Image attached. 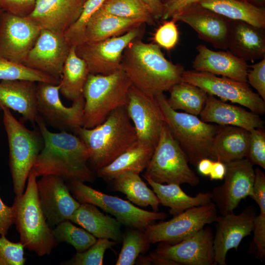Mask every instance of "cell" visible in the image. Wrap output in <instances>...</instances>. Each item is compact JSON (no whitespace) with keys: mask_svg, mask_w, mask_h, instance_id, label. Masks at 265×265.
I'll use <instances>...</instances> for the list:
<instances>
[{"mask_svg":"<svg viewBox=\"0 0 265 265\" xmlns=\"http://www.w3.org/2000/svg\"><path fill=\"white\" fill-rule=\"evenodd\" d=\"M126 108L134 127L137 141L155 148L165 123L155 96L132 85Z\"/></svg>","mask_w":265,"mask_h":265,"instance_id":"cell-15","label":"cell"},{"mask_svg":"<svg viewBox=\"0 0 265 265\" xmlns=\"http://www.w3.org/2000/svg\"><path fill=\"white\" fill-rule=\"evenodd\" d=\"M229 20L265 28V9L245 0H201L197 3Z\"/></svg>","mask_w":265,"mask_h":265,"instance_id":"cell-32","label":"cell"},{"mask_svg":"<svg viewBox=\"0 0 265 265\" xmlns=\"http://www.w3.org/2000/svg\"><path fill=\"white\" fill-rule=\"evenodd\" d=\"M74 133L84 142L92 169L107 165L137 141L134 127L126 106L117 108L99 125L90 129L80 127Z\"/></svg>","mask_w":265,"mask_h":265,"instance_id":"cell-3","label":"cell"},{"mask_svg":"<svg viewBox=\"0 0 265 265\" xmlns=\"http://www.w3.org/2000/svg\"><path fill=\"white\" fill-rule=\"evenodd\" d=\"M182 81L197 86L222 101H229L245 106L259 115L265 113V101L252 90L247 82L195 70H185Z\"/></svg>","mask_w":265,"mask_h":265,"instance_id":"cell-10","label":"cell"},{"mask_svg":"<svg viewBox=\"0 0 265 265\" xmlns=\"http://www.w3.org/2000/svg\"><path fill=\"white\" fill-rule=\"evenodd\" d=\"M85 0L86 1V0Z\"/></svg>","mask_w":265,"mask_h":265,"instance_id":"cell-58","label":"cell"},{"mask_svg":"<svg viewBox=\"0 0 265 265\" xmlns=\"http://www.w3.org/2000/svg\"><path fill=\"white\" fill-rule=\"evenodd\" d=\"M225 164L223 183L210 192L220 214L234 212L242 199L252 196L255 176L253 165L246 158Z\"/></svg>","mask_w":265,"mask_h":265,"instance_id":"cell-14","label":"cell"},{"mask_svg":"<svg viewBox=\"0 0 265 265\" xmlns=\"http://www.w3.org/2000/svg\"><path fill=\"white\" fill-rule=\"evenodd\" d=\"M247 74V81L265 101V57L249 66Z\"/></svg>","mask_w":265,"mask_h":265,"instance_id":"cell-45","label":"cell"},{"mask_svg":"<svg viewBox=\"0 0 265 265\" xmlns=\"http://www.w3.org/2000/svg\"><path fill=\"white\" fill-rule=\"evenodd\" d=\"M143 176L160 184L197 186L200 180L188 165L186 155L165 123Z\"/></svg>","mask_w":265,"mask_h":265,"instance_id":"cell-8","label":"cell"},{"mask_svg":"<svg viewBox=\"0 0 265 265\" xmlns=\"http://www.w3.org/2000/svg\"><path fill=\"white\" fill-rule=\"evenodd\" d=\"M12 206L14 224L20 235V242L25 248L39 256L50 255L58 242L41 210L37 177L32 169L25 192L19 196H16Z\"/></svg>","mask_w":265,"mask_h":265,"instance_id":"cell-4","label":"cell"},{"mask_svg":"<svg viewBox=\"0 0 265 265\" xmlns=\"http://www.w3.org/2000/svg\"><path fill=\"white\" fill-rule=\"evenodd\" d=\"M110 182L113 190L125 194L134 204L142 207L150 206L154 211H159L160 203L158 198L141 179L139 174L123 173Z\"/></svg>","mask_w":265,"mask_h":265,"instance_id":"cell-34","label":"cell"},{"mask_svg":"<svg viewBox=\"0 0 265 265\" xmlns=\"http://www.w3.org/2000/svg\"><path fill=\"white\" fill-rule=\"evenodd\" d=\"M3 123L9 147V166L16 196L24 191L26 183L38 155L44 146L38 130H29L18 121L10 109L4 108Z\"/></svg>","mask_w":265,"mask_h":265,"instance_id":"cell-7","label":"cell"},{"mask_svg":"<svg viewBox=\"0 0 265 265\" xmlns=\"http://www.w3.org/2000/svg\"><path fill=\"white\" fill-rule=\"evenodd\" d=\"M37 0H0L4 12L21 17H27L33 11Z\"/></svg>","mask_w":265,"mask_h":265,"instance_id":"cell-46","label":"cell"},{"mask_svg":"<svg viewBox=\"0 0 265 265\" xmlns=\"http://www.w3.org/2000/svg\"><path fill=\"white\" fill-rule=\"evenodd\" d=\"M69 220L96 238L108 239L117 243L122 241V224L115 218L102 212L93 205L80 203Z\"/></svg>","mask_w":265,"mask_h":265,"instance_id":"cell-27","label":"cell"},{"mask_svg":"<svg viewBox=\"0 0 265 265\" xmlns=\"http://www.w3.org/2000/svg\"><path fill=\"white\" fill-rule=\"evenodd\" d=\"M155 148L137 141L107 165L97 171L99 177L111 181L125 172L140 174L147 168Z\"/></svg>","mask_w":265,"mask_h":265,"instance_id":"cell-30","label":"cell"},{"mask_svg":"<svg viewBox=\"0 0 265 265\" xmlns=\"http://www.w3.org/2000/svg\"><path fill=\"white\" fill-rule=\"evenodd\" d=\"M85 0H37L27 17L40 29L64 34L80 17Z\"/></svg>","mask_w":265,"mask_h":265,"instance_id":"cell-22","label":"cell"},{"mask_svg":"<svg viewBox=\"0 0 265 265\" xmlns=\"http://www.w3.org/2000/svg\"><path fill=\"white\" fill-rule=\"evenodd\" d=\"M121 69L132 86L153 96L169 91L181 82L185 71L181 65L167 60L159 46L145 43L141 38L132 41L125 49Z\"/></svg>","mask_w":265,"mask_h":265,"instance_id":"cell-2","label":"cell"},{"mask_svg":"<svg viewBox=\"0 0 265 265\" xmlns=\"http://www.w3.org/2000/svg\"><path fill=\"white\" fill-rule=\"evenodd\" d=\"M217 215V208L212 202L188 209L168 221L154 223L144 232L150 244L160 242L175 244L214 222Z\"/></svg>","mask_w":265,"mask_h":265,"instance_id":"cell-12","label":"cell"},{"mask_svg":"<svg viewBox=\"0 0 265 265\" xmlns=\"http://www.w3.org/2000/svg\"><path fill=\"white\" fill-rule=\"evenodd\" d=\"M137 260L141 265H178L173 261L161 257L155 252H151L145 257H140Z\"/></svg>","mask_w":265,"mask_h":265,"instance_id":"cell-51","label":"cell"},{"mask_svg":"<svg viewBox=\"0 0 265 265\" xmlns=\"http://www.w3.org/2000/svg\"><path fill=\"white\" fill-rule=\"evenodd\" d=\"M70 48L64 34L41 29L22 64L60 80Z\"/></svg>","mask_w":265,"mask_h":265,"instance_id":"cell-19","label":"cell"},{"mask_svg":"<svg viewBox=\"0 0 265 265\" xmlns=\"http://www.w3.org/2000/svg\"><path fill=\"white\" fill-rule=\"evenodd\" d=\"M7 108L19 113L24 122L36 124L37 84L27 80L0 81V111Z\"/></svg>","mask_w":265,"mask_h":265,"instance_id":"cell-24","label":"cell"},{"mask_svg":"<svg viewBox=\"0 0 265 265\" xmlns=\"http://www.w3.org/2000/svg\"><path fill=\"white\" fill-rule=\"evenodd\" d=\"M59 84L37 82V111L46 125L60 131L73 132L83 126L84 99L83 95L66 106L59 97Z\"/></svg>","mask_w":265,"mask_h":265,"instance_id":"cell-11","label":"cell"},{"mask_svg":"<svg viewBox=\"0 0 265 265\" xmlns=\"http://www.w3.org/2000/svg\"><path fill=\"white\" fill-rule=\"evenodd\" d=\"M213 160L209 158L201 159L197 165L198 172L204 176H209Z\"/></svg>","mask_w":265,"mask_h":265,"instance_id":"cell-54","label":"cell"},{"mask_svg":"<svg viewBox=\"0 0 265 265\" xmlns=\"http://www.w3.org/2000/svg\"><path fill=\"white\" fill-rule=\"evenodd\" d=\"M66 184L73 196L80 203L96 206L114 216L122 225L131 228L144 231L157 220H162L167 216L163 212L139 208L128 201L105 194L81 181L72 180Z\"/></svg>","mask_w":265,"mask_h":265,"instance_id":"cell-9","label":"cell"},{"mask_svg":"<svg viewBox=\"0 0 265 265\" xmlns=\"http://www.w3.org/2000/svg\"><path fill=\"white\" fill-rule=\"evenodd\" d=\"M196 49L198 53L192 61L194 70L247 82L249 67L245 61L229 51H214L203 44L198 45Z\"/></svg>","mask_w":265,"mask_h":265,"instance_id":"cell-23","label":"cell"},{"mask_svg":"<svg viewBox=\"0 0 265 265\" xmlns=\"http://www.w3.org/2000/svg\"><path fill=\"white\" fill-rule=\"evenodd\" d=\"M53 232L57 242H66L73 246L77 252L85 251L97 241L93 235L77 227L69 220L59 223Z\"/></svg>","mask_w":265,"mask_h":265,"instance_id":"cell-37","label":"cell"},{"mask_svg":"<svg viewBox=\"0 0 265 265\" xmlns=\"http://www.w3.org/2000/svg\"><path fill=\"white\" fill-rule=\"evenodd\" d=\"M142 25L119 36L97 42H83L76 47L79 56L87 63L90 74L107 75L121 69L125 49L144 33Z\"/></svg>","mask_w":265,"mask_h":265,"instance_id":"cell-13","label":"cell"},{"mask_svg":"<svg viewBox=\"0 0 265 265\" xmlns=\"http://www.w3.org/2000/svg\"><path fill=\"white\" fill-rule=\"evenodd\" d=\"M37 188L41 210L50 227L69 220L80 205L60 177L42 176L37 181Z\"/></svg>","mask_w":265,"mask_h":265,"instance_id":"cell-20","label":"cell"},{"mask_svg":"<svg viewBox=\"0 0 265 265\" xmlns=\"http://www.w3.org/2000/svg\"><path fill=\"white\" fill-rule=\"evenodd\" d=\"M36 124L44 140L32 168L37 178L53 175L67 182H94L95 176L88 165L89 154L83 140L70 132L50 131L39 117Z\"/></svg>","mask_w":265,"mask_h":265,"instance_id":"cell-1","label":"cell"},{"mask_svg":"<svg viewBox=\"0 0 265 265\" xmlns=\"http://www.w3.org/2000/svg\"><path fill=\"white\" fill-rule=\"evenodd\" d=\"M175 22H165L156 31L153 40L157 45L167 50L173 49L179 40V31Z\"/></svg>","mask_w":265,"mask_h":265,"instance_id":"cell-44","label":"cell"},{"mask_svg":"<svg viewBox=\"0 0 265 265\" xmlns=\"http://www.w3.org/2000/svg\"><path fill=\"white\" fill-rule=\"evenodd\" d=\"M132 85L122 69L107 75L89 74L82 93V127L94 128L103 123L115 109L126 106Z\"/></svg>","mask_w":265,"mask_h":265,"instance_id":"cell-5","label":"cell"},{"mask_svg":"<svg viewBox=\"0 0 265 265\" xmlns=\"http://www.w3.org/2000/svg\"><path fill=\"white\" fill-rule=\"evenodd\" d=\"M169 91L170 96L167 101L172 109L183 110L194 115L200 114L208 97V94L203 90L184 81L175 84Z\"/></svg>","mask_w":265,"mask_h":265,"instance_id":"cell-35","label":"cell"},{"mask_svg":"<svg viewBox=\"0 0 265 265\" xmlns=\"http://www.w3.org/2000/svg\"><path fill=\"white\" fill-rule=\"evenodd\" d=\"M255 176L251 197L257 204L260 213L265 214V175L259 168L254 169Z\"/></svg>","mask_w":265,"mask_h":265,"instance_id":"cell-47","label":"cell"},{"mask_svg":"<svg viewBox=\"0 0 265 265\" xmlns=\"http://www.w3.org/2000/svg\"><path fill=\"white\" fill-rule=\"evenodd\" d=\"M89 74L87 63L78 56L76 47H71L60 79V93L72 101L82 96Z\"/></svg>","mask_w":265,"mask_h":265,"instance_id":"cell-33","label":"cell"},{"mask_svg":"<svg viewBox=\"0 0 265 265\" xmlns=\"http://www.w3.org/2000/svg\"><path fill=\"white\" fill-rule=\"evenodd\" d=\"M14 224L12 206L6 205L0 197V236H6L11 226Z\"/></svg>","mask_w":265,"mask_h":265,"instance_id":"cell-50","label":"cell"},{"mask_svg":"<svg viewBox=\"0 0 265 265\" xmlns=\"http://www.w3.org/2000/svg\"></svg>","mask_w":265,"mask_h":265,"instance_id":"cell-59","label":"cell"},{"mask_svg":"<svg viewBox=\"0 0 265 265\" xmlns=\"http://www.w3.org/2000/svg\"><path fill=\"white\" fill-rule=\"evenodd\" d=\"M249 147L246 159L251 163L265 169V131L264 128L249 131Z\"/></svg>","mask_w":265,"mask_h":265,"instance_id":"cell-42","label":"cell"},{"mask_svg":"<svg viewBox=\"0 0 265 265\" xmlns=\"http://www.w3.org/2000/svg\"><path fill=\"white\" fill-rule=\"evenodd\" d=\"M3 12L4 11L2 10V9L0 7V20Z\"/></svg>","mask_w":265,"mask_h":265,"instance_id":"cell-56","label":"cell"},{"mask_svg":"<svg viewBox=\"0 0 265 265\" xmlns=\"http://www.w3.org/2000/svg\"><path fill=\"white\" fill-rule=\"evenodd\" d=\"M192 27L199 37L217 49H227L230 20L198 4L193 5L171 18Z\"/></svg>","mask_w":265,"mask_h":265,"instance_id":"cell-21","label":"cell"},{"mask_svg":"<svg viewBox=\"0 0 265 265\" xmlns=\"http://www.w3.org/2000/svg\"><path fill=\"white\" fill-rule=\"evenodd\" d=\"M249 131L238 127L219 125L212 147L213 160L225 163L246 158Z\"/></svg>","mask_w":265,"mask_h":265,"instance_id":"cell-28","label":"cell"},{"mask_svg":"<svg viewBox=\"0 0 265 265\" xmlns=\"http://www.w3.org/2000/svg\"><path fill=\"white\" fill-rule=\"evenodd\" d=\"M123 245L116 262V265H133L140 254L149 249L150 243L143 231L133 229L123 235Z\"/></svg>","mask_w":265,"mask_h":265,"instance_id":"cell-39","label":"cell"},{"mask_svg":"<svg viewBox=\"0 0 265 265\" xmlns=\"http://www.w3.org/2000/svg\"><path fill=\"white\" fill-rule=\"evenodd\" d=\"M117 243L106 238H98L96 242L84 251L77 252L70 260L66 261L68 265H102L106 251Z\"/></svg>","mask_w":265,"mask_h":265,"instance_id":"cell-41","label":"cell"},{"mask_svg":"<svg viewBox=\"0 0 265 265\" xmlns=\"http://www.w3.org/2000/svg\"><path fill=\"white\" fill-rule=\"evenodd\" d=\"M149 7L154 19H161L164 10V3L162 0H142Z\"/></svg>","mask_w":265,"mask_h":265,"instance_id":"cell-53","label":"cell"},{"mask_svg":"<svg viewBox=\"0 0 265 265\" xmlns=\"http://www.w3.org/2000/svg\"><path fill=\"white\" fill-rule=\"evenodd\" d=\"M165 122L191 164L202 159H212V147L219 125L203 121L197 115L172 109L164 93L155 96Z\"/></svg>","mask_w":265,"mask_h":265,"instance_id":"cell-6","label":"cell"},{"mask_svg":"<svg viewBox=\"0 0 265 265\" xmlns=\"http://www.w3.org/2000/svg\"><path fill=\"white\" fill-rule=\"evenodd\" d=\"M105 0H86L81 13L76 21L64 33V37L72 46L76 47L83 43L86 25L92 15L99 10Z\"/></svg>","mask_w":265,"mask_h":265,"instance_id":"cell-40","label":"cell"},{"mask_svg":"<svg viewBox=\"0 0 265 265\" xmlns=\"http://www.w3.org/2000/svg\"><path fill=\"white\" fill-rule=\"evenodd\" d=\"M167 0H166V1H167Z\"/></svg>","mask_w":265,"mask_h":265,"instance_id":"cell-57","label":"cell"},{"mask_svg":"<svg viewBox=\"0 0 265 265\" xmlns=\"http://www.w3.org/2000/svg\"><path fill=\"white\" fill-rule=\"evenodd\" d=\"M201 0H168L164 3V10L161 17L163 20L171 18L186 9L197 4Z\"/></svg>","mask_w":265,"mask_h":265,"instance_id":"cell-49","label":"cell"},{"mask_svg":"<svg viewBox=\"0 0 265 265\" xmlns=\"http://www.w3.org/2000/svg\"><path fill=\"white\" fill-rule=\"evenodd\" d=\"M158 198L160 204L169 207V213L173 216L190 208L212 202L210 192H199L195 196L187 195L180 185L176 184H160L143 176Z\"/></svg>","mask_w":265,"mask_h":265,"instance_id":"cell-31","label":"cell"},{"mask_svg":"<svg viewBox=\"0 0 265 265\" xmlns=\"http://www.w3.org/2000/svg\"><path fill=\"white\" fill-rule=\"evenodd\" d=\"M9 80H27L56 84L60 81L51 76L0 56V81Z\"/></svg>","mask_w":265,"mask_h":265,"instance_id":"cell-38","label":"cell"},{"mask_svg":"<svg viewBox=\"0 0 265 265\" xmlns=\"http://www.w3.org/2000/svg\"><path fill=\"white\" fill-rule=\"evenodd\" d=\"M24 248L20 241L13 242L5 236H0V265H24Z\"/></svg>","mask_w":265,"mask_h":265,"instance_id":"cell-43","label":"cell"},{"mask_svg":"<svg viewBox=\"0 0 265 265\" xmlns=\"http://www.w3.org/2000/svg\"><path fill=\"white\" fill-rule=\"evenodd\" d=\"M226 170L225 163L218 160H213L209 176L211 180H223Z\"/></svg>","mask_w":265,"mask_h":265,"instance_id":"cell-52","label":"cell"},{"mask_svg":"<svg viewBox=\"0 0 265 265\" xmlns=\"http://www.w3.org/2000/svg\"><path fill=\"white\" fill-rule=\"evenodd\" d=\"M199 115L200 119L206 123L236 126L248 131L264 128L265 124L264 120L259 115L228 104L210 94H208L205 105Z\"/></svg>","mask_w":265,"mask_h":265,"instance_id":"cell-25","label":"cell"},{"mask_svg":"<svg viewBox=\"0 0 265 265\" xmlns=\"http://www.w3.org/2000/svg\"><path fill=\"white\" fill-rule=\"evenodd\" d=\"M253 232L258 256L263 261L265 257V214L260 213L256 216L254 220Z\"/></svg>","mask_w":265,"mask_h":265,"instance_id":"cell-48","label":"cell"},{"mask_svg":"<svg viewBox=\"0 0 265 265\" xmlns=\"http://www.w3.org/2000/svg\"><path fill=\"white\" fill-rule=\"evenodd\" d=\"M213 237L205 226L177 243L160 242L154 252L178 265H214Z\"/></svg>","mask_w":265,"mask_h":265,"instance_id":"cell-17","label":"cell"},{"mask_svg":"<svg viewBox=\"0 0 265 265\" xmlns=\"http://www.w3.org/2000/svg\"><path fill=\"white\" fill-rule=\"evenodd\" d=\"M144 24L141 21L118 17L100 8L86 25L83 43L97 42L119 36Z\"/></svg>","mask_w":265,"mask_h":265,"instance_id":"cell-29","label":"cell"},{"mask_svg":"<svg viewBox=\"0 0 265 265\" xmlns=\"http://www.w3.org/2000/svg\"><path fill=\"white\" fill-rule=\"evenodd\" d=\"M246 0L255 6H257L258 7H264L265 3V0Z\"/></svg>","mask_w":265,"mask_h":265,"instance_id":"cell-55","label":"cell"},{"mask_svg":"<svg viewBox=\"0 0 265 265\" xmlns=\"http://www.w3.org/2000/svg\"><path fill=\"white\" fill-rule=\"evenodd\" d=\"M264 29L240 21H230L227 49L236 56L253 62L265 57Z\"/></svg>","mask_w":265,"mask_h":265,"instance_id":"cell-26","label":"cell"},{"mask_svg":"<svg viewBox=\"0 0 265 265\" xmlns=\"http://www.w3.org/2000/svg\"><path fill=\"white\" fill-rule=\"evenodd\" d=\"M256 208L246 207L239 214L234 212L217 215L213 237L214 265H226V257L231 249L237 250L241 240L253 232Z\"/></svg>","mask_w":265,"mask_h":265,"instance_id":"cell-18","label":"cell"},{"mask_svg":"<svg viewBox=\"0 0 265 265\" xmlns=\"http://www.w3.org/2000/svg\"><path fill=\"white\" fill-rule=\"evenodd\" d=\"M40 31L27 17L3 12L0 20V56L22 64Z\"/></svg>","mask_w":265,"mask_h":265,"instance_id":"cell-16","label":"cell"},{"mask_svg":"<svg viewBox=\"0 0 265 265\" xmlns=\"http://www.w3.org/2000/svg\"><path fill=\"white\" fill-rule=\"evenodd\" d=\"M100 9L122 18L155 24V19L149 7L142 0H105Z\"/></svg>","mask_w":265,"mask_h":265,"instance_id":"cell-36","label":"cell"}]
</instances>
